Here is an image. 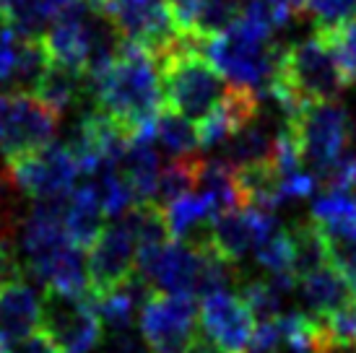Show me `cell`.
Instances as JSON below:
<instances>
[{"instance_id":"cell-1","label":"cell","mask_w":356,"mask_h":353,"mask_svg":"<svg viewBox=\"0 0 356 353\" xmlns=\"http://www.w3.org/2000/svg\"><path fill=\"white\" fill-rule=\"evenodd\" d=\"M89 94L97 99V109L115 120L130 140H154V125L164 109V91L156 58L151 52L122 40L118 60L104 76L91 81Z\"/></svg>"},{"instance_id":"cell-2","label":"cell","mask_w":356,"mask_h":353,"mask_svg":"<svg viewBox=\"0 0 356 353\" xmlns=\"http://www.w3.org/2000/svg\"><path fill=\"white\" fill-rule=\"evenodd\" d=\"M270 37L273 31L242 13L232 29L195 47L216 73L232 81V86L252 88L260 94L278 76L284 58V44Z\"/></svg>"},{"instance_id":"cell-3","label":"cell","mask_w":356,"mask_h":353,"mask_svg":"<svg viewBox=\"0 0 356 353\" xmlns=\"http://www.w3.org/2000/svg\"><path fill=\"white\" fill-rule=\"evenodd\" d=\"M156 65L167 109L195 125L216 107L227 91L213 65L188 40H182L175 49L161 55Z\"/></svg>"},{"instance_id":"cell-4","label":"cell","mask_w":356,"mask_h":353,"mask_svg":"<svg viewBox=\"0 0 356 353\" xmlns=\"http://www.w3.org/2000/svg\"><path fill=\"white\" fill-rule=\"evenodd\" d=\"M40 333L58 353H91L102 340V325L89 296L42 291Z\"/></svg>"},{"instance_id":"cell-5","label":"cell","mask_w":356,"mask_h":353,"mask_svg":"<svg viewBox=\"0 0 356 353\" xmlns=\"http://www.w3.org/2000/svg\"><path fill=\"white\" fill-rule=\"evenodd\" d=\"M299 148L302 164L315 169V176L333 164L351 138L348 112L338 101H309L305 112L286 125Z\"/></svg>"},{"instance_id":"cell-6","label":"cell","mask_w":356,"mask_h":353,"mask_svg":"<svg viewBox=\"0 0 356 353\" xmlns=\"http://www.w3.org/2000/svg\"><path fill=\"white\" fill-rule=\"evenodd\" d=\"M278 76L307 101H336L346 88L333 52L317 31L307 40L284 47Z\"/></svg>"},{"instance_id":"cell-7","label":"cell","mask_w":356,"mask_h":353,"mask_svg":"<svg viewBox=\"0 0 356 353\" xmlns=\"http://www.w3.org/2000/svg\"><path fill=\"white\" fill-rule=\"evenodd\" d=\"M60 117L34 94L3 91L0 94V154L10 158L26 156L50 146Z\"/></svg>"},{"instance_id":"cell-8","label":"cell","mask_w":356,"mask_h":353,"mask_svg":"<svg viewBox=\"0 0 356 353\" xmlns=\"http://www.w3.org/2000/svg\"><path fill=\"white\" fill-rule=\"evenodd\" d=\"M102 19H107L125 42L143 47L156 60L185 40L167 0H109Z\"/></svg>"},{"instance_id":"cell-9","label":"cell","mask_w":356,"mask_h":353,"mask_svg":"<svg viewBox=\"0 0 356 353\" xmlns=\"http://www.w3.org/2000/svg\"><path fill=\"white\" fill-rule=\"evenodd\" d=\"M6 164L10 185L24 195L34 197L37 203L68 197L76 190V179L81 174L76 156L68 146L60 143H50L34 154L10 158Z\"/></svg>"},{"instance_id":"cell-10","label":"cell","mask_w":356,"mask_h":353,"mask_svg":"<svg viewBox=\"0 0 356 353\" xmlns=\"http://www.w3.org/2000/svg\"><path fill=\"white\" fill-rule=\"evenodd\" d=\"M198 304L193 296L154 294L143 302L138 314V327L151 353H185L193 327L198 322Z\"/></svg>"},{"instance_id":"cell-11","label":"cell","mask_w":356,"mask_h":353,"mask_svg":"<svg viewBox=\"0 0 356 353\" xmlns=\"http://www.w3.org/2000/svg\"><path fill=\"white\" fill-rule=\"evenodd\" d=\"M136 255L138 245L128 221L104 226V231L89 247V260H86L91 296H104L128 284L136 275Z\"/></svg>"},{"instance_id":"cell-12","label":"cell","mask_w":356,"mask_h":353,"mask_svg":"<svg viewBox=\"0 0 356 353\" xmlns=\"http://www.w3.org/2000/svg\"><path fill=\"white\" fill-rule=\"evenodd\" d=\"M200 325L213 340L224 345L229 353H242L248 348L250 338L255 333L257 320L250 312L242 296L234 294H213L203 299L200 304Z\"/></svg>"},{"instance_id":"cell-13","label":"cell","mask_w":356,"mask_h":353,"mask_svg":"<svg viewBox=\"0 0 356 353\" xmlns=\"http://www.w3.org/2000/svg\"><path fill=\"white\" fill-rule=\"evenodd\" d=\"M91 10L86 3L79 8L55 21L50 29L42 34V42L47 47L52 63H60L65 68H73L86 76V65H89L91 42H94V29H97V16L89 19Z\"/></svg>"},{"instance_id":"cell-14","label":"cell","mask_w":356,"mask_h":353,"mask_svg":"<svg viewBox=\"0 0 356 353\" xmlns=\"http://www.w3.org/2000/svg\"><path fill=\"white\" fill-rule=\"evenodd\" d=\"M268 211H257L250 206L232 208L227 213H218L211 226V245L221 257H227L229 263H237L248 255L250 249H255L263 221Z\"/></svg>"},{"instance_id":"cell-15","label":"cell","mask_w":356,"mask_h":353,"mask_svg":"<svg viewBox=\"0 0 356 353\" xmlns=\"http://www.w3.org/2000/svg\"><path fill=\"white\" fill-rule=\"evenodd\" d=\"M42 296L26 281H16L0 288V340L16 345L40 333Z\"/></svg>"},{"instance_id":"cell-16","label":"cell","mask_w":356,"mask_h":353,"mask_svg":"<svg viewBox=\"0 0 356 353\" xmlns=\"http://www.w3.org/2000/svg\"><path fill=\"white\" fill-rule=\"evenodd\" d=\"M299 296H302L307 314H312L317 320H327V317L356 304V291L333 265L302 278L299 281Z\"/></svg>"},{"instance_id":"cell-17","label":"cell","mask_w":356,"mask_h":353,"mask_svg":"<svg viewBox=\"0 0 356 353\" xmlns=\"http://www.w3.org/2000/svg\"><path fill=\"white\" fill-rule=\"evenodd\" d=\"M234 182H237V192L242 206L273 213L276 208L286 203L281 172H278L273 161H260V164L234 169Z\"/></svg>"},{"instance_id":"cell-18","label":"cell","mask_w":356,"mask_h":353,"mask_svg":"<svg viewBox=\"0 0 356 353\" xmlns=\"http://www.w3.org/2000/svg\"><path fill=\"white\" fill-rule=\"evenodd\" d=\"M118 172L125 179V185L130 187L136 206L149 203L156 197V185L161 172H159V154L151 146V138L130 140L122 158L118 161Z\"/></svg>"},{"instance_id":"cell-19","label":"cell","mask_w":356,"mask_h":353,"mask_svg":"<svg viewBox=\"0 0 356 353\" xmlns=\"http://www.w3.org/2000/svg\"><path fill=\"white\" fill-rule=\"evenodd\" d=\"M104 218L99 197L89 182L76 187L65 200V231L79 249H89L97 242V236L104 231Z\"/></svg>"},{"instance_id":"cell-20","label":"cell","mask_w":356,"mask_h":353,"mask_svg":"<svg viewBox=\"0 0 356 353\" xmlns=\"http://www.w3.org/2000/svg\"><path fill=\"white\" fill-rule=\"evenodd\" d=\"M83 91H89V83H86L83 73L65 68L60 63H50L31 94L40 99L47 109H52L58 117H63V112H68L83 97Z\"/></svg>"},{"instance_id":"cell-21","label":"cell","mask_w":356,"mask_h":353,"mask_svg":"<svg viewBox=\"0 0 356 353\" xmlns=\"http://www.w3.org/2000/svg\"><path fill=\"white\" fill-rule=\"evenodd\" d=\"M289 239H291V270H294L299 281L330 265L327 234L312 218L309 221H297L291 226Z\"/></svg>"},{"instance_id":"cell-22","label":"cell","mask_w":356,"mask_h":353,"mask_svg":"<svg viewBox=\"0 0 356 353\" xmlns=\"http://www.w3.org/2000/svg\"><path fill=\"white\" fill-rule=\"evenodd\" d=\"M276 133H270L268 125L260 120L250 122L248 128H242L237 136H232L224 143V161L229 167H250V164H260V161H273L276 154Z\"/></svg>"},{"instance_id":"cell-23","label":"cell","mask_w":356,"mask_h":353,"mask_svg":"<svg viewBox=\"0 0 356 353\" xmlns=\"http://www.w3.org/2000/svg\"><path fill=\"white\" fill-rule=\"evenodd\" d=\"M200 197H206L211 208L218 213H227L232 208H239L237 182H234V169L229 167L224 158H200L198 161V176H195Z\"/></svg>"},{"instance_id":"cell-24","label":"cell","mask_w":356,"mask_h":353,"mask_svg":"<svg viewBox=\"0 0 356 353\" xmlns=\"http://www.w3.org/2000/svg\"><path fill=\"white\" fill-rule=\"evenodd\" d=\"M309 218L327 236L356 234V192H323L312 200Z\"/></svg>"},{"instance_id":"cell-25","label":"cell","mask_w":356,"mask_h":353,"mask_svg":"<svg viewBox=\"0 0 356 353\" xmlns=\"http://www.w3.org/2000/svg\"><path fill=\"white\" fill-rule=\"evenodd\" d=\"M154 140L167 154H172V158L195 156V148L200 146L195 122H190V120H185L182 115L167 107L161 109L156 125H154Z\"/></svg>"},{"instance_id":"cell-26","label":"cell","mask_w":356,"mask_h":353,"mask_svg":"<svg viewBox=\"0 0 356 353\" xmlns=\"http://www.w3.org/2000/svg\"><path fill=\"white\" fill-rule=\"evenodd\" d=\"M198 161H200V156L172 158L167 164V169L159 174L154 203H159L161 208H167L169 203H175L179 197L190 195V190L195 187V176H198Z\"/></svg>"},{"instance_id":"cell-27","label":"cell","mask_w":356,"mask_h":353,"mask_svg":"<svg viewBox=\"0 0 356 353\" xmlns=\"http://www.w3.org/2000/svg\"><path fill=\"white\" fill-rule=\"evenodd\" d=\"M325 44L330 47L333 52V58H336L338 68H341V76L343 81L348 83H354L356 81V19L346 21V24H341L336 29L330 31H317Z\"/></svg>"},{"instance_id":"cell-28","label":"cell","mask_w":356,"mask_h":353,"mask_svg":"<svg viewBox=\"0 0 356 353\" xmlns=\"http://www.w3.org/2000/svg\"><path fill=\"white\" fill-rule=\"evenodd\" d=\"M305 13L315 21V31H330L356 16V0H307Z\"/></svg>"},{"instance_id":"cell-29","label":"cell","mask_w":356,"mask_h":353,"mask_svg":"<svg viewBox=\"0 0 356 353\" xmlns=\"http://www.w3.org/2000/svg\"><path fill=\"white\" fill-rule=\"evenodd\" d=\"M317 182L325 187V192H356V151L346 148L317 174Z\"/></svg>"},{"instance_id":"cell-30","label":"cell","mask_w":356,"mask_h":353,"mask_svg":"<svg viewBox=\"0 0 356 353\" xmlns=\"http://www.w3.org/2000/svg\"><path fill=\"white\" fill-rule=\"evenodd\" d=\"M330 265L346 278L356 291V234L354 236H327Z\"/></svg>"},{"instance_id":"cell-31","label":"cell","mask_w":356,"mask_h":353,"mask_svg":"<svg viewBox=\"0 0 356 353\" xmlns=\"http://www.w3.org/2000/svg\"><path fill=\"white\" fill-rule=\"evenodd\" d=\"M26 268L21 263L19 247H13L10 239H0V288L16 281H24Z\"/></svg>"},{"instance_id":"cell-32","label":"cell","mask_w":356,"mask_h":353,"mask_svg":"<svg viewBox=\"0 0 356 353\" xmlns=\"http://www.w3.org/2000/svg\"><path fill=\"white\" fill-rule=\"evenodd\" d=\"M16 55H19V34L10 29L0 34V88L10 86V81H13Z\"/></svg>"},{"instance_id":"cell-33","label":"cell","mask_w":356,"mask_h":353,"mask_svg":"<svg viewBox=\"0 0 356 353\" xmlns=\"http://www.w3.org/2000/svg\"><path fill=\"white\" fill-rule=\"evenodd\" d=\"M169 8H172V16H175V24H177L179 34L185 37V29H188L193 13L206 3V0H167Z\"/></svg>"},{"instance_id":"cell-34","label":"cell","mask_w":356,"mask_h":353,"mask_svg":"<svg viewBox=\"0 0 356 353\" xmlns=\"http://www.w3.org/2000/svg\"><path fill=\"white\" fill-rule=\"evenodd\" d=\"M104 353H151V351H149V345L140 343L133 333H125V335L109 338V345Z\"/></svg>"},{"instance_id":"cell-35","label":"cell","mask_w":356,"mask_h":353,"mask_svg":"<svg viewBox=\"0 0 356 353\" xmlns=\"http://www.w3.org/2000/svg\"><path fill=\"white\" fill-rule=\"evenodd\" d=\"M185 353H229V351L218 340H213L206 330H195L193 338H190L188 348H185Z\"/></svg>"},{"instance_id":"cell-36","label":"cell","mask_w":356,"mask_h":353,"mask_svg":"<svg viewBox=\"0 0 356 353\" xmlns=\"http://www.w3.org/2000/svg\"><path fill=\"white\" fill-rule=\"evenodd\" d=\"M8 353H58L55 348H52V343L44 338L42 333H34L31 338H26V340H21V343L10 345Z\"/></svg>"},{"instance_id":"cell-37","label":"cell","mask_w":356,"mask_h":353,"mask_svg":"<svg viewBox=\"0 0 356 353\" xmlns=\"http://www.w3.org/2000/svg\"><path fill=\"white\" fill-rule=\"evenodd\" d=\"M6 351H8V345H6L3 340H0V353H6Z\"/></svg>"}]
</instances>
